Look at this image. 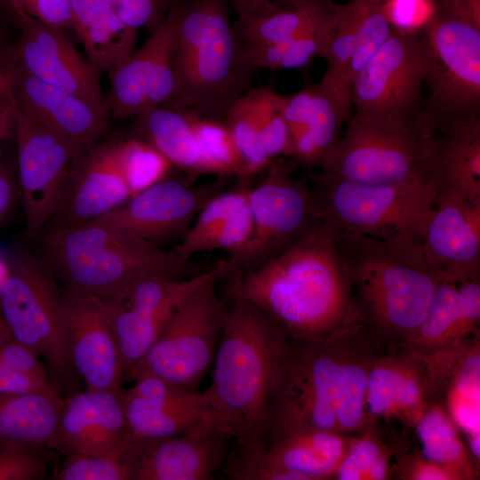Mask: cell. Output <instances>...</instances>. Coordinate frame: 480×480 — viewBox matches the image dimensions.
<instances>
[{"label":"cell","mask_w":480,"mask_h":480,"mask_svg":"<svg viewBox=\"0 0 480 480\" xmlns=\"http://www.w3.org/2000/svg\"><path fill=\"white\" fill-rule=\"evenodd\" d=\"M169 0H117L116 12L128 26L148 28L151 33L164 20Z\"/></svg>","instance_id":"50"},{"label":"cell","mask_w":480,"mask_h":480,"mask_svg":"<svg viewBox=\"0 0 480 480\" xmlns=\"http://www.w3.org/2000/svg\"><path fill=\"white\" fill-rule=\"evenodd\" d=\"M267 171L263 180L248 189L252 232L242 252L228 259L234 273L260 266L300 241L323 221L319 199L306 177H295L292 166L274 161Z\"/></svg>","instance_id":"12"},{"label":"cell","mask_w":480,"mask_h":480,"mask_svg":"<svg viewBox=\"0 0 480 480\" xmlns=\"http://www.w3.org/2000/svg\"><path fill=\"white\" fill-rule=\"evenodd\" d=\"M7 271L0 284V316L8 336L35 351L46 362L50 382L67 388L71 369L60 340L59 307L61 294L55 276L28 254L6 261Z\"/></svg>","instance_id":"10"},{"label":"cell","mask_w":480,"mask_h":480,"mask_svg":"<svg viewBox=\"0 0 480 480\" xmlns=\"http://www.w3.org/2000/svg\"><path fill=\"white\" fill-rule=\"evenodd\" d=\"M16 104L5 52L0 54V141L13 132Z\"/></svg>","instance_id":"55"},{"label":"cell","mask_w":480,"mask_h":480,"mask_svg":"<svg viewBox=\"0 0 480 480\" xmlns=\"http://www.w3.org/2000/svg\"><path fill=\"white\" fill-rule=\"evenodd\" d=\"M2 4H5L7 5V4L4 2V0H0V7H1Z\"/></svg>","instance_id":"62"},{"label":"cell","mask_w":480,"mask_h":480,"mask_svg":"<svg viewBox=\"0 0 480 480\" xmlns=\"http://www.w3.org/2000/svg\"><path fill=\"white\" fill-rule=\"evenodd\" d=\"M335 13L327 24L292 39L268 44L244 45L247 60L254 69H298L316 57L324 59L332 34Z\"/></svg>","instance_id":"38"},{"label":"cell","mask_w":480,"mask_h":480,"mask_svg":"<svg viewBox=\"0 0 480 480\" xmlns=\"http://www.w3.org/2000/svg\"><path fill=\"white\" fill-rule=\"evenodd\" d=\"M52 389L55 388L49 380L0 367V395L44 392Z\"/></svg>","instance_id":"56"},{"label":"cell","mask_w":480,"mask_h":480,"mask_svg":"<svg viewBox=\"0 0 480 480\" xmlns=\"http://www.w3.org/2000/svg\"><path fill=\"white\" fill-rule=\"evenodd\" d=\"M391 341L363 316L313 338L287 336L264 441L302 429L360 433L370 421L366 390L372 365Z\"/></svg>","instance_id":"1"},{"label":"cell","mask_w":480,"mask_h":480,"mask_svg":"<svg viewBox=\"0 0 480 480\" xmlns=\"http://www.w3.org/2000/svg\"><path fill=\"white\" fill-rule=\"evenodd\" d=\"M415 427L422 444V455L451 472L459 480L478 476L476 460L460 438L458 427L440 404H428Z\"/></svg>","instance_id":"34"},{"label":"cell","mask_w":480,"mask_h":480,"mask_svg":"<svg viewBox=\"0 0 480 480\" xmlns=\"http://www.w3.org/2000/svg\"><path fill=\"white\" fill-rule=\"evenodd\" d=\"M420 34L428 89L424 115L441 121L480 114V23L447 0Z\"/></svg>","instance_id":"9"},{"label":"cell","mask_w":480,"mask_h":480,"mask_svg":"<svg viewBox=\"0 0 480 480\" xmlns=\"http://www.w3.org/2000/svg\"><path fill=\"white\" fill-rule=\"evenodd\" d=\"M58 448L132 466L136 449L121 389L75 392L62 399L57 426Z\"/></svg>","instance_id":"20"},{"label":"cell","mask_w":480,"mask_h":480,"mask_svg":"<svg viewBox=\"0 0 480 480\" xmlns=\"http://www.w3.org/2000/svg\"><path fill=\"white\" fill-rule=\"evenodd\" d=\"M325 221L260 266L234 273L232 298L268 314L293 339L329 332L361 316L349 276Z\"/></svg>","instance_id":"2"},{"label":"cell","mask_w":480,"mask_h":480,"mask_svg":"<svg viewBox=\"0 0 480 480\" xmlns=\"http://www.w3.org/2000/svg\"><path fill=\"white\" fill-rule=\"evenodd\" d=\"M117 140L85 152L76 164L60 205L58 225H78L98 219L125 203L131 191L116 155Z\"/></svg>","instance_id":"26"},{"label":"cell","mask_w":480,"mask_h":480,"mask_svg":"<svg viewBox=\"0 0 480 480\" xmlns=\"http://www.w3.org/2000/svg\"><path fill=\"white\" fill-rule=\"evenodd\" d=\"M4 338H5V337H4ZM0 339H2V338H0Z\"/></svg>","instance_id":"64"},{"label":"cell","mask_w":480,"mask_h":480,"mask_svg":"<svg viewBox=\"0 0 480 480\" xmlns=\"http://www.w3.org/2000/svg\"><path fill=\"white\" fill-rule=\"evenodd\" d=\"M333 7L334 27L324 58L327 61V70L321 81L340 91V79L354 50L355 25L348 3L334 4Z\"/></svg>","instance_id":"44"},{"label":"cell","mask_w":480,"mask_h":480,"mask_svg":"<svg viewBox=\"0 0 480 480\" xmlns=\"http://www.w3.org/2000/svg\"><path fill=\"white\" fill-rule=\"evenodd\" d=\"M354 25L355 44L351 59L341 76L340 90L349 95L356 76L388 40L394 30L380 0H349Z\"/></svg>","instance_id":"36"},{"label":"cell","mask_w":480,"mask_h":480,"mask_svg":"<svg viewBox=\"0 0 480 480\" xmlns=\"http://www.w3.org/2000/svg\"><path fill=\"white\" fill-rule=\"evenodd\" d=\"M44 450L24 445L0 447V480L41 478L47 464Z\"/></svg>","instance_id":"48"},{"label":"cell","mask_w":480,"mask_h":480,"mask_svg":"<svg viewBox=\"0 0 480 480\" xmlns=\"http://www.w3.org/2000/svg\"><path fill=\"white\" fill-rule=\"evenodd\" d=\"M72 28L99 73L115 68L133 53L136 29L106 0H72Z\"/></svg>","instance_id":"30"},{"label":"cell","mask_w":480,"mask_h":480,"mask_svg":"<svg viewBox=\"0 0 480 480\" xmlns=\"http://www.w3.org/2000/svg\"><path fill=\"white\" fill-rule=\"evenodd\" d=\"M384 10L391 25L403 31H418L436 11L435 0H388Z\"/></svg>","instance_id":"49"},{"label":"cell","mask_w":480,"mask_h":480,"mask_svg":"<svg viewBox=\"0 0 480 480\" xmlns=\"http://www.w3.org/2000/svg\"><path fill=\"white\" fill-rule=\"evenodd\" d=\"M480 268L440 274L426 316L407 345L434 352L479 332Z\"/></svg>","instance_id":"27"},{"label":"cell","mask_w":480,"mask_h":480,"mask_svg":"<svg viewBox=\"0 0 480 480\" xmlns=\"http://www.w3.org/2000/svg\"><path fill=\"white\" fill-rule=\"evenodd\" d=\"M179 10L180 4L172 3L142 47L108 71L111 87L106 102L113 118L136 116L156 106H173V47Z\"/></svg>","instance_id":"16"},{"label":"cell","mask_w":480,"mask_h":480,"mask_svg":"<svg viewBox=\"0 0 480 480\" xmlns=\"http://www.w3.org/2000/svg\"><path fill=\"white\" fill-rule=\"evenodd\" d=\"M335 244L364 319L394 341H409L428 309L440 274L418 238L336 232Z\"/></svg>","instance_id":"4"},{"label":"cell","mask_w":480,"mask_h":480,"mask_svg":"<svg viewBox=\"0 0 480 480\" xmlns=\"http://www.w3.org/2000/svg\"><path fill=\"white\" fill-rule=\"evenodd\" d=\"M252 216L247 201L202 244L200 252L223 250L234 258L247 244L252 232Z\"/></svg>","instance_id":"47"},{"label":"cell","mask_w":480,"mask_h":480,"mask_svg":"<svg viewBox=\"0 0 480 480\" xmlns=\"http://www.w3.org/2000/svg\"><path fill=\"white\" fill-rule=\"evenodd\" d=\"M9 337L0 316V338Z\"/></svg>","instance_id":"60"},{"label":"cell","mask_w":480,"mask_h":480,"mask_svg":"<svg viewBox=\"0 0 480 480\" xmlns=\"http://www.w3.org/2000/svg\"><path fill=\"white\" fill-rule=\"evenodd\" d=\"M6 271H7L6 261L3 260V259L0 258V284L6 275Z\"/></svg>","instance_id":"59"},{"label":"cell","mask_w":480,"mask_h":480,"mask_svg":"<svg viewBox=\"0 0 480 480\" xmlns=\"http://www.w3.org/2000/svg\"><path fill=\"white\" fill-rule=\"evenodd\" d=\"M12 199V183L3 169L0 168V222L9 212Z\"/></svg>","instance_id":"57"},{"label":"cell","mask_w":480,"mask_h":480,"mask_svg":"<svg viewBox=\"0 0 480 480\" xmlns=\"http://www.w3.org/2000/svg\"><path fill=\"white\" fill-rule=\"evenodd\" d=\"M56 480H132V466L128 462L114 461L92 455L66 452Z\"/></svg>","instance_id":"46"},{"label":"cell","mask_w":480,"mask_h":480,"mask_svg":"<svg viewBox=\"0 0 480 480\" xmlns=\"http://www.w3.org/2000/svg\"><path fill=\"white\" fill-rule=\"evenodd\" d=\"M20 30L10 57L43 82L85 100L99 114L109 117L100 90L99 72L67 39L61 29L49 27L28 13H12Z\"/></svg>","instance_id":"18"},{"label":"cell","mask_w":480,"mask_h":480,"mask_svg":"<svg viewBox=\"0 0 480 480\" xmlns=\"http://www.w3.org/2000/svg\"><path fill=\"white\" fill-rule=\"evenodd\" d=\"M402 348L391 351L390 344L372 365L366 390L369 420L397 417L413 427L425 408L435 403L431 353L403 341Z\"/></svg>","instance_id":"22"},{"label":"cell","mask_w":480,"mask_h":480,"mask_svg":"<svg viewBox=\"0 0 480 480\" xmlns=\"http://www.w3.org/2000/svg\"><path fill=\"white\" fill-rule=\"evenodd\" d=\"M429 144V125L422 110L403 114L356 109L320 170L362 182H427Z\"/></svg>","instance_id":"7"},{"label":"cell","mask_w":480,"mask_h":480,"mask_svg":"<svg viewBox=\"0 0 480 480\" xmlns=\"http://www.w3.org/2000/svg\"><path fill=\"white\" fill-rule=\"evenodd\" d=\"M189 110L199 150L201 173L249 178L226 122Z\"/></svg>","instance_id":"37"},{"label":"cell","mask_w":480,"mask_h":480,"mask_svg":"<svg viewBox=\"0 0 480 480\" xmlns=\"http://www.w3.org/2000/svg\"><path fill=\"white\" fill-rule=\"evenodd\" d=\"M352 436L322 429H302L283 434L264 443L279 466L305 480L334 478Z\"/></svg>","instance_id":"32"},{"label":"cell","mask_w":480,"mask_h":480,"mask_svg":"<svg viewBox=\"0 0 480 480\" xmlns=\"http://www.w3.org/2000/svg\"><path fill=\"white\" fill-rule=\"evenodd\" d=\"M360 433V436H352L334 479H388L392 448L379 439L375 431V420H370Z\"/></svg>","instance_id":"40"},{"label":"cell","mask_w":480,"mask_h":480,"mask_svg":"<svg viewBox=\"0 0 480 480\" xmlns=\"http://www.w3.org/2000/svg\"><path fill=\"white\" fill-rule=\"evenodd\" d=\"M218 274L216 268L184 279L145 274L120 294L102 299L119 351L123 380L157 340L179 303Z\"/></svg>","instance_id":"13"},{"label":"cell","mask_w":480,"mask_h":480,"mask_svg":"<svg viewBox=\"0 0 480 480\" xmlns=\"http://www.w3.org/2000/svg\"><path fill=\"white\" fill-rule=\"evenodd\" d=\"M59 328L66 358L86 389L120 390V356L105 301L67 289L60 302Z\"/></svg>","instance_id":"15"},{"label":"cell","mask_w":480,"mask_h":480,"mask_svg":"<svg viewBox=\"0 0 480 480\" xmlns=\"http://www.w3.org/2000/svg\"><path fill=\"white\" fill-rule=\"evenodd\" d=\"M197 176L162 180L95 219L120 227L156 244L189 228L190 222L214 196L224 192L225 177L197 186Z\"/></svg>","instance_id":"19"},{"label":"cell","mask_w":480,"mask_h":480,"mask_svg":"<svg viewBox=\"0 0 480 480\" xmlns=\"http://www.w3.org/2000/svg\"><path fill=\"white\" fill-rule=\"evenodd\" d=\"M225 311L213 359L212 380L204 391L220 424L235 442H264L269 401L284 331L242 298Z\"/></svg>","instance_id":"3"},{"label":"cell","mask_w":480,"mask_h":480,"mask_svg":"<svg viewBox=\"0 0 480 480\" xmlns=\"http://www.w3.org/2000/svg\"><path fill=\"white\" fill-rule=\"evenodd\" d=\"M220 278L208 279L179 303L157 340L124 381L148 374L193 389L212 364L221 332L225 309L215 289Z\"/></svg>","instance_id":"11"},{"label":"cell","mask_w":480,"mask_h":480,"mask_svg":"<svg viewBox=\"0 0 480 480\" xmlns=\"http://www.w3.org/2000/svg\"><path fill=\"white\" fill-rule=\"evenodd\" d=\"M284 95L260 87L259 125L262 145L268 156L275 160L290 157V138L283 116Z\"/></svg>","instance_id":"45"},{"label":"cell","mask_w":480,"mask_h":480,"mask_svg":"<svg viewBox=\"0 0 480 480\" xmlns=\"http://www.w3.org/2000/svg\"><path fill=\"white\" fill-rule=\"evenodd\" d=\"M399 478L406 480H459L447 468L432 462L418 452H397Z\"/></svg>","instance_id":"53"},{"label":"cell","mask_w":480,"mask_h":480,"mask_svg":"<svg viewBox=\"0 0 480 480\" xmlns=\"http://www.w3.org/2000/svg\"><path fill=\"white\" fill-rule=\"evenodd\" d=\"M427 182L437 195L480 203V116L428 121Z\"/></svg>","instance_id":"28"},{"label":"cell","mask_w":480,"mask_h":480,"mask_svg":"<svg viewBox=\"0 0 480 480\" xmlns=\"http://www.w3.org/2000/svg\"><path fill=\"white\" fill-rule=\"evenodd\" d=\"M350 97L322 81L284 96L283 116L293 162L322 169L349 116Z\"/></svg>","instance_id":"23"},{"label":"cell","mask_w":480,"mask_h":480,"mask_svg":"<svg viewBox=\"0 0 480 480\" xmlns=\"http://www.w3.org/2000/svg\"><path fill=\"white\" fill-rule=\"evenodd\" d=\"M109 4H111L112 6L116 4V2L117 0H106Z\"/></svg>","instance_id":"61"},{"label":"cell","mask_w":480,"mask_h":480,"mask_svg":"<svg viewBox=\"0 0 480 480\" xmlns=\"http://www.w3.org/2000/svg\"><path fill=\"white\" fill-rule=\"evenodd\" d=\"M420 240L439 274L480 268V203L437 195Z\"/></svg>","instance_id":"29"},{"label":"cell","mask_w":480,"mask_h":480,"mask_svg":"<svg viewBox=\"0 0 480 480\" xmlns=\"http://www.w3.org/2000/svg\"><path fill=\"white\" fill-rule=\"evenodd\" d=\"M425 59L417 31L392 34L353 79L349 94L356 109L412 114L420 111Z\"/></svg>","instance_id":"17"},{"label":"cell","mask_w":480,"mask_h":480,"mask_svg":"<svg viewBox=\"0 0 480 480\" xmlns=\"http://www.w3.org/2000/svg\"><path fill=\"white\" fill-rule=\"evenodd\" d=\"M116 155L132 196L165 179L173 165L156 148L137 138L117 140Z\"/></svg>","instance_id":"41"},{"label":"cell","mask_w":480,"mask_h":480,"mask_svg":"<svg viewBox=\"0 0 480 480\" xmlns=\"http://www.w3.org/2000/svg\"><path fill=\"white\" fill-rule=\"evenodd\" d=\"M11 12L15 14H22L25 12L21 9L17 0H4Z\"/></svg>","instance_id":"58"},{"label":"cell","mask_w":480,"mask_h":480,"mask_svg":"<svg viewBox=\"0 0 480 480\" xmlns=\"http://www.w3.org/2000/svg\"><path fill=\"white\" fill-rule=\"evenodd\" d=\"M38 21L58 29L72 28V0H17Z\"/></svg>","instance_id":"52"},{"label":"cell","mask_w":480,"mask_h":480,"mask_svg":"<svg viewBox=\"0 0 480 480\" xmlns=\"http://www.w3.org/2000/svg\"><path fill=\"white\" fill-rule=\"evenodd\" d=\"M248 188L240 187L224 191L212 198L199 212L196 220L183 235L181 243L172 252L180 259L189 260L200 252L202 244L247 201Z\"/></svg>","instance_id":"42"},{"label":"cell","mask_w":480,"mask_h":480,"mask_svg":"<svg viewBox=\"0 0 480 480\" xmlns=\"http://www.w3.org/2000/svg\"><path fill=\"white\" fill-rule=\"evenodd\" d=\"M314 182L323 220L336 232L381 239H420L437 196L428 182H362L322 171Z\"/></svg>","instance_id":"8"},{"label":"cell","mask_w":480,"mask_h":480,"mask_svg":"<svg viewBox=\"0 0 480 480\" xmlns=\"http://www.w3.org/2000/svg\"><path fill=\"white\" fill-rule=\"evenodd\" d=\"M13 132L26 233L34 240L56 212L69 176L84 154L29 117L18 103Z\"/></svg>","instance_id":"14"},{"label":"cell","mask_w":480,"mask_h":480,"mask_svg":"<svg viewBox=\"0 0 480 480\" xmlns=\"http://www.w3.org/2000/svg\"><path fill=\"white\" fill-rule=\"evenodd\" d=\"M260 88L248 90L234 101L224 116L248 177L267 170L274 161L268 156L260 138Z\"/></svg>","instance_id":"39"},{"label":"cell","mask_w":480,"mask_h":480,"mask_svg":"<svg viewBox=\"0 0 480 480\" xmlns=\"http://www.w3.org/2000/svg\"><path fill=\"white\" fill-rule=\"evenodd\" d=\"M0 367L50 379L40 356L23 344L5 337L0 339Z\"/></svg>","instance_id":"51"},{"label":"cell","mask_w":480,"mask_h":480,"mask_svg":"<svg viewBox=\"0 0 480 480\" xmlns=\"http://www.w3.org/2000/svg\"><path fill=\"white\" fill-rule=\"evenodd\" d=\"M134 117V138L152 145L187 174H202L189 109L156 106Z\"/></svg>","instance_id":"33"},{"label":"cell","mask_w":480,"mask_h":480,"mask_svg":"<svg viewBox=\"0 0 480 480\" xmlns=\"http://www.w3.org/2000/svg\"><path fill=\"white\" fill-rule=\"evenodd\" d=\"M61 402L55 389L0 395V447L58 448Z\"/></svg>","instance_id":"31"},{"label":"cell","mask_w":480,"mask_h":480,"mask_svg":"<svg viewBox=\"0 0 480 480\" xmlns=\"http://www.w3.org/2000/svg\"><path fill=\"white\" fill-rule=\"evenodd\" d=\"M6 52L19 107L81 154L96 146L108 129V118L83 99L36 78Z\"/></svg>","instance_id":"25"},{"label":"cell","mask_w":480,"mask_h":480,"mask_svg":"<svg viewBox=\"0 0 480 480\" xmlns=\"http://www.w3.org/2000/svg\"><path fill=\"white\" fill-rule=\"evenodd\" d=\"M333 4L324 0L264 18L246 20L238 22L237 29L245 46L292 39L330 22L334 16Z\"/></svg>","instance_id":"35"},{"label":"cell","mask_w":480,"mask_h":480,"mask_svg":"<svg viewBox=\"0 0 480 480\" xmlns=\"http://www.w3.org/2000/svg\"><path fill=\"white\" fill-rule=\"evenodd\" d=\"M221 468L231 480H305L301 475L276 463L265 443L235 442Z\"/></svg>","instance_id":"43"},{"label":"cell","mask_w":480,"mask_h":480,"mask_svg":"<svg viewBox=\"0 0 480 480\" xmlns=\"http://www.w3.org/2000/svg\"><path fill=\"white\" fill-rule=\"evenodd\" d=\"M42 252L68 289L103 300L120 294L141 275L180 278L193 272L189 260L172 251L99 220L55 224L43 235Z\"/></svg>","instance_id":"5"},{"label":"cell","mask_w":480,"mask_h":480,"mask_svg":"<svg viewBox=\"0 0 480 480\" xmlns=\"http://www.w3.org/2000/svg\"><path fill=\"white\" fill-rule=\"evenodd\" d=\"M133 381L130 388L121 389V397L130 432L135 439L178 436L204 421L217 420L204 391L186 389L148 374Z\"/></svg>","instance_id":"24"},{"label":"cell","mask_w":480,"mask_h":480,"mask_svg":"<svg viewBox=\"0 0 480 480\" xmlns=\"http://www.w3.org/2000/svg\"><path fill=\"white\" fill-rule=\"evenodd\" d=\"M380 1H382V2H383L384 0H380Z\"/></svg>","instance_id":"63"},{"label":"cell","mask_w":480,"mask_h":480,"mask_svg":"<svg viewBox=\"0 0 480 480\" xmlns=\"http://www.w3.org/2000/svg\"><path fill=\"white\" fill-rule=\"evenodd\" d=\"M173 68L176 98L172 107L202 116L224 117L249 89L254 68L244 41L228 16L225 0H193L180 6L177 20Z\"/></svg>","instance_id":"6"},{"label":"cell","mask_w":480,"mask_h":480,"mask_svg":"<svg viewBox=\"0 0 480 480\" xmlns=\"http://www.w3.org/2000/svg\"><path fill=\"white\" fill-rule=\"evenodd\" d=\"M237 15L238 22L260 19L272 14L303 7L324 0H228Z\"/></svg>","instance_id":"54"},{"label":"cell","mask_w":480,"mask_h":480,"mask_svg":"<svg viewBox=\"0 0 480 480\" xmlns=\"http://www.w3.org/2000/svg\"><path fill=\"white\" fill-rule=\"evenodd\" d=\"M230 440L215 420L181 435L137 439L132 480L213 479L228 457Z\"/></svg>","instance_id":"21"}]
</instances>
